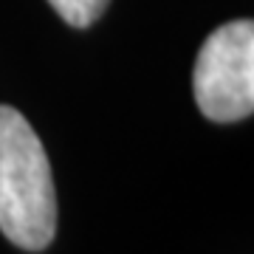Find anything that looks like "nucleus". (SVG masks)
<instances>
[{"mask_svg":"<svg viewBox=\"0 0 254 254\" xmlns=\"http://www.w3.org/2000/svg\"><path fill=\"white\" fill-rule=\"evenodd\" d=\"M0 232L26 252H40L57 232L51 164L20 110L0 105Z\"/></svg>","mask_w":254,"mask_h":254,"instance_id":"f257e3e1","label":"nucleus"},{"mask_svg":"<svg viewBox=\"0 0 254 254\" xmlns=\"http://www.w3.org/2000/svg\"><path fill=\"white\" fill-rule=\"evenodd\" d=\"M200 113L212 122H240L254 110V23L235 20L203 40L192 71Z\"/></svg>","mask_w":254,"mask_h":254,"instance_id":"f03ea898","label":"nucleus"},{"mask_svg":"<svg viewBox=\"0 0 254 254\" xmlns=\"http://www.w3.org/2000/svg\"><path fill=\"white\" fill-rule=\"evenodd\" d=\"M51 9L73 28H88L105 14L110 0H48Z\"/></svg>","mask_w":254,"mask_h":254,"instance_id":"7ed1b4c3","label":"nucleus"}]
</instances>
